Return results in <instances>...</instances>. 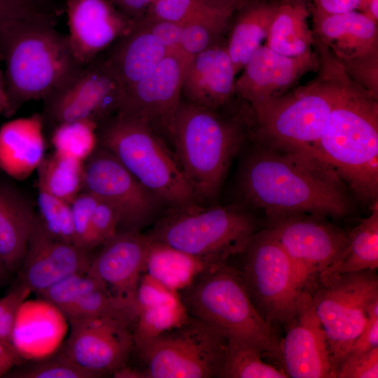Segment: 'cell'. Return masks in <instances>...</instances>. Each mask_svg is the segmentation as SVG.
Returning a JSON list of instances; mask_svg holds the SVG:
<instances>
[{"instance_id":"cell-3","label":"cell","mask_w":378,"mask_h":378,"mask_svg":"<svg viewBox=\"0 0 378 378\" xmlns=\"http://www.w3.org/2000/svg\"><path fill=\"white\" fill-rule=\"evenodd\" d=\"M10 103L16 112L24 103L44 99L81 66L66 35L55 28L52 12L15 21L0 34V60Z\"/></svg>"},{"instance_id":"cell-1","label":"cell","mask_w":378,"mask_h":378,"mask_svg":"<svg viewBox=\"0 0 378 378\" xmlns=\"http://www.w3.org/2000/svg\"><path fill=\"white\" fill-rule=\"evenodd\" d=\"M237 188L244 202L267 214L309 213L342 218L351 202L335 171L312 151L260 142L242 160Z\"/></svg>"},{"instance_id":"cell-54","label":"cell","mask_w":378,"mask_h":378,"mask_svg":"<svg viewBox=\"0 0 378 378\" xmlns=\"http://www.w3.org/2000/svg\"><path fill=\"white\" fill-rule=\"evenodd\" d=\"M10 274V272L0 258V288L5 284Z\"/></svg>"},{"instance_id":"cell-47","label":"cell","mask_w":378,"mask_h":378,"mask_svg":"<svg viewBox=\"0 0 378 378\" xmlns=\"http://www.w3.org/2000/svg\"><path fill=\"white\" fill-rule=\"evenodd\" d=\"M378 347V299L370 304L368 318L362 331L347 353L360 354Z\"/></svg>"},{"instance_id":"cell-12","label":"cell","mask_w":378,"mask_h":378,"mask_svg":"<svg viewBox=\"0 0 378 378\" xmlns=\"http://www.w3.org/2000/svg\"><path fill=\"white\" fill-rule=\"evenodd\" d=\"M268 227L293 262L302 288H308L345 251L347 232L309 213L267 216Z\"/></svg>"},{"instance_id":"cell-19","label":"cell","mask_w":378,"mask_h":378,"mask_svg":"<svg viewBox=\"0 0 378 378\" xmlns=\"http://www.w3.org/2000/svg\"><path fill=\"white\" fill-rule=\"evenodd\" d=\"M92 258L90 250L52 237L36 216L18 283L37 295L69 276L87 272Z\"/></svg>"},{"instance_id":"cell-24","label":"cell","mask_w":378,"mask_h":378,"mask_svg":"<svg viewBox=\"0 0 378 378\" xmlns=\"http://www.w3.org/2000/svg\"><path fill=\"white\" fill-rule=\"evenodd\" d=\"M42 115L10 120L0 127V169L10 177L29 176L43 160L45 142Z\"/></svg>"},{"instance_id":"cell-11","label":"cell","mask_w":378,"mask_h":378,"mask_svg":"<svg viewBox=\"0 0 378 378\" xmlns=\"http://www.w3.org/2000/svg\"><path fill=\"white\" fill-rule=\"evenodd\" d=\"M242 254L239 271L253 304L270 326L284 325L303 289L293 262L267 227L253 236Z\"/></svg>"},{"instance_id":"cell-40","label":"cell","mask_w":378,"mask_h":378,"mask_svg":"<svg viewBox=\"0 0 378 378\" xmlns=\"http://www.w3.org/2000/svg\"><path fill=\"white\" fill-rule=\"evenodd\" d=\"M338 62L351 80L378 96V51Z\"/></svg>"},{"instance_id":"cell-53","label":"cell","mask_w":378,"mask_h":378,"mask_svg":"<svg viewBox=\"0 0 378 378\" xmlns=\"http://www.w3.org/2000/svg\"><path fill=\"white\" fill-rule=\"evenodd\" d=\"M116 378H145L142 370H136L126 365L119 368L113 373Z\"/></svg>"},{"instance_id":"cell-5","label":"cell","mask_w":378,"mask_h":378,"mask_svg":"<svg viewBox=\"0 0 378 378\" xmlns=\"http://www.w3.org/2000/svg\"><path fill=\"white\" fill-rule=\"evenodd\" d=\"M215 111L181 100L169 131L198 202L217 196L243 141L238 125Z\"/></svg>"},{"instance_id":"cell-49","label":"cell","mask_w":378,"mask_h":378,"mask_svg":"<svg viewBox=\"0 0 378 378\" xmlns=\"http://www.w3.org/2000/svg\"><path fill=\"white\" fill-rule=\"evenodd\" d=\"M360 0H309V6L314 9L330 14L356 10Z\"/></svg>"},{"instance_id":"cell-17","label":"cell","mask_w":378,"mask_h":378,"mask_svg":"<svg viewBox=\"0 0 378 378\" xmlns=\"http://www.w3.org/2000/svg\"><path fill=\"white\" fill-rule=\"evenodd\" d=\"M186 66L179 55L167 54L150 74L121 91L115 114L141 119L169 136Z\"/></svg>"},{"instance_id":"cell-55","label":"cell","mask_w":378,"mask_h":378,"mask_svg":"<svg viewBox=\"0 0 378 378\" xmlns=\"http://www.w3.org/2000/svg\"><path fill=\"white\" fill-rule=\"evenodd\" d=\"M281 1L285 3H288L291 4H302V5H306L308 6L310 4L309 0H281Z\"/></svg>"},{"instance_id":"cell-41","label":"cell","mask_w":378,"mask_h":378,"mask_svg":"<svg viewBox=\"0 0 378 378\" xmlns=\"http://www.w3.org/2000/svg\"><path fill=\"white\" fill-rule=\"evenodd\" d=\"M30 293L27 287L18 283L6 295L0 298V341L12 344V335L18 314Z\"/></svg>"},{"instance_id":"cell-22","label":"cell","mask_w":378,"mask_h":378,"mask_svg":"<svg viewBox=\"0 0 378 378\" xmlns=\"http://www.w3.org/2000/svg\"><path fill=\"white\" fill-rule=\"evenodd\" d=\"M236 73L225 46H211L185 68L181 94L188 102L216 110L234 94Z\"/></svg>"},{"instance_id":"cell-50","label":"cell","mask_w":378,"mask_h":378,"mask_svg":"<svg viewBox=\"0 0 378 378\" xmlns=\"http://www.w3.org/2000/svg\"><path fill=\"white\" fill-rule=\"evenodd\" d=\"M20 362V353L10 344L0 341V377L6 374Z\"/></svg>"},{"instance_id":"cell-45","label":"cell","mask_w":378,"mask_h":378,"mask_svg":"<svg viewBox=\"0 0 378 378\" xmlns=\"http://www.w3.org/2000/svg\"><path fill=\"white\" fill-rule=\"evenodd\" d=\"M48 10L43 0H0V34L15 21Z\"/></svg>"},{"instance_id":"cell-29","label":"cell","mask_w":378,"mask_h":378,"mask_svg":"<svg viewBox=\"0 0 378 378\" xmlns=\"http://www.w3.org/2000/svg\"><path fill=\"white\" fill-rule=\"evenodd\" d=\"M309 14L308 6L281 1L265 45L277 53L289 57L311 52L315 38L307 23Z\"/></svg>"},{"instance_id":"cell-18","label":"cell","mask_w":378,"mask_h":378,"mask_svg":"<svg viewBox=\"0 0 378 378\" xmlns=\"http://www.w3.org/2000/svg\"><path fill=\"white\" fill-rule=\"evenodd\" d=\"M318 66V55L312 51L289 57L262 44L235 80L234 94L250 104L255 113L270 100L284 94L306 73Z\"/></svg>"},{"instance_id":"cell-14","label":"cell","mask_w":378,"mask_h":378,"mask_svg":"<svg viewBox=\"0 0 378 378\" xmlns=\"http://www.w3.org/2000/svg\"><path fill=\"white\" fill-rule=\"evenodd\" d=\"M120 88L104 58L99 56L81 66L43 100L45 115L55 125L90 119L98 125L116 113Z\"/></svg>"},{"instance_id":"cell-20","label":"cell","mask_w":378,"mask_h":378,"mask_svg":"<svg viewBox=\"0 0 378 378\" xmlns=\"http://www.w3.org/2000/svg\"><path fill=\"white\" fill-rule=\"evenodd\" d=\"M66 10L67 38L80 66L99 56L134 25L110 0H66Z\"/></svg>"},{"instance_id":"cell-43","label":"cell","mask_w":378,"mask_h":378,"mask_svg":"<svg viewBox=\"0 0 378 378\" xmlns=\"http://www.w3.org/2000/svg\"><path fill=\"white\" fill-rule=\"evenodd\" d=\"M179 293L144 273L136 293V303L139 312L144 308L169 302L179 298Z\"/></svg>"},{"instance_id":"cell-13","label":"cell","mask_w":378,"mask_h":378,"mask_svg":"<svg viewBox=\"0 0 378 378\" xmlns=\"http://www.w3.org/2000/svg\"><path fill=\"white\" fill-rule=\"evenodd\" d=\"M83 188L108 204L120 230L140 232L155 220L164 207L108 150L101 146L84 166Z\"/></svg>"},{"instance_id":"cell-48","label":"cell","mask_w":378,"mask_h":378,"mask_svg":"<svg viewBox=\"0 0 378 378\" xmlns=\"http://www.w3.org/2000/svg\"><path fill=\"white\" fill-rule=\"evenodd\" d=\"M125 15L134 23L141 20L153 0H110Z\"/></svg>"},{"instance_id":"cell-52","label":"cell","mask_w":378,"mask_h":378,"mask_svg":"<svg viewBox=\"0 0 378 378\" xmlns=\"http://www.w3.org/2000/svg\"><path fill=\"white\" fill-rule=\"evenodd\" d=\"M357 9L378 22V0H360Z\"/></svg>"},{"instance_id":"cell-38","label":"cell","mask_w":378,"mask_h":378,"mask_svg":"<svg viewBox=\"0 0 378 378\" xmlns=\"http://www.w3.org/2000/svg\"><path fill=\"white\" fill-rule=\"evenodd\" d=\"M6 374L18 378L97 377L93 373L74 363L62 351L48 358L31 362L15 370L9 371Z\"/></svg>"},{"instance_id":"cell-8","label":"cell","mask_w":378,"mask_h":378,"mask_svg":"<svg viewBox=\"0 0 378 378\" xmlns=\"http://www.w3.org/2000/svg\"><path fill=\"white\" fill-rule=\"evenodd\" d=\"M98 141L166 209L198 204L175 155L145 121L115 114L99 125Z\"/></svg>"},{"instance_id":"cell-46","label":"cell","mask_w":378,"mask_h":378,"mask_svg":"<svg viewBox=\"0 0 378 378\" xmlns=\"http://www.w3.org/2000/svg\"><path fill=\"white\" fill-rule=\"evenodd\" d=\"M136 22L146 27L166 48L169 54L178 55L182 29L181 22L146 19Z\"/></svg>"},{"instance_id":"cell-15","label":"cell","mask_w":378,"mask_h":378,"mask_svg":"<svg viewBox=\"0 0 378 378\" xmlns=\"http://www.w3.org/2000/svg\"><path fill=\"white\" fill-rule=\"evenodd\" d=\"M284 337L279 342L277 359L292 378H333L325 330L309 291L302 289L295 309L284 324Z\"/></svg>"},{"instance_id":"cell-7","label":"cell","mask_w":378,"mask_h":378,"mask_svg":"<svg viewBox=\"0 0 378 378\" xmlns=\"http://www.w3.org/2000/svg\"><path fill=\"white\" fill-rule=\"evenodd\" d=\"M258 230L257 220L242 204H196L166 209L146 236L213 265L242 254Z\"/></svg>"},{"instance_id":"cell-30","label":"cell","mask_w":378,"mask_h":378,"mask_svg":"<svg viewBox=\"0 0 378 378\" xmlns=\"http://www.w3.org/2000/svg\"><path fill=\"white\" fill-rule=\"evenodd\" d=\"M378 268V206L349 232L348 245L340 258L320 275L343 274Z\"/></svg>"},{"instance_id":"cell-10","label":"cell","mask_w":378,"mask_h":378,"mask_svg":"<svg viewBox=\"0 0 378 378\" xmlns=\"http://www.w3.org/2000/svg\"><path fill=\"white\" fill-rule=\"evenodd\" d=\"M227 338L204 321L189 316L180 326L135 347L145 378L217 377Z\"/></svg>"},{"instance_id":"cell-6","label":"cell","mask_w":378,"mask_h":378,"mask_svg":"<svg viewBox=\"0 0 378 378\" xmlns=\"http://www.w3.org/2000/svg\"><path fill=\"white\" fill-rule=\"evenodd\" d=\"M178 293L190 316L216 328L227 341L277 358L279 340L253 304L239 270L226 262L211 265Z\"/></svg>"},{"instance_id":"cell-39","label":"cell","mask_w":378,"mask_h":378,"mask_svg":"<svg viewBox=\"0 0 378 378\" xmlns=\"http://www.w3.org/2000/svg\"><path fill=\"white\" fill-rule=\"evenodd\" d=\"M99 200L89 192L78 193L70 203L74 232V244L90 250L92 218Z\"/></svg>"},{"instance_id":"cell-34","label":"cell","mask_w":378,"mask_h":378,"mask_svg":"<svg viewBox=\"0 0 378 378\" xmlns=\"http://www.w3.org/2000/svg\"><path fill=\"white\" fill-rule=\"evenodd\" d=\"M248 0H153L142 19L183 22L197 15L236 13Z\"/></svg>"},{"instance_id":"cell-35","label":"cell","mask_w":378,"mask_h":378,"mask_svg":"<svg viewBox=\"0 0 378 378\" xmlns=\"http://www.w3.org/2000/svg\"><path fill=\"white\" fill-rule=\"evenodd\" d=\"M181 298L139 312L132 331L134 347L184 323L189 317Z\"/></svg>"},{"instance_id":"cell-32","label":"cell","mask_w":378,"mask_h":378,"mask_svg":"<svg viewBox=\"0 0 378 378\" xmlns=\"http://www.w3.org/2000/svg\"><path fill=\"white\" fill-rule=\"evenodd\" d=\"M236 13H216L192 16L181 22L178 55L186 66L197 55L216 44Z\"/></svg>"},{"instance_id":"cell-44","label":"cell","mask_w":378,"mask_h":378,"mask_svg":"<svg viewBox=\"0 0 378 378\" xmlns=\"http://www.w3.org/2000/svg\"><path fill=\"white\" fill-rule=\"evenodd\" d=\"M91 230L93 248L102 246L118 230L116 213L108 204L99 200L93 213Z\"/></svg>"},{"instance_id":"cell-9","label":"cell","mask_w":378,"mask_h":378,"mask_svg":"<svg viewBox=\"0 0 378 378\" xmlns=\"http://www.w3.org/2000/svg\"><path fill=\"white\" fill-rule=\"evenodd\" d=\"M325 330L333 378L368 318V309L378 299L376 270L319 275L307 288Z\"/></svg>"},{"instance_id":"cell-25","label":"cell","mask_w":378,"mask_h":378,"mask_svg":"<svg viewBox=\"0 0 378 378\" xmlns=\"http://www.w3.org/2000/svg\"><path fill=\"white\" fill-rule=\"evenodd\" d=\"M115 42L104 60L117 80L120 92L146 77L169 54L153 35L138 22Z\"/></svg>"},{"instance_id":"cell-28","label":"cell","mask_w":378,"mask_h":378,"mask_svg":"<svg viewBox=\"0 0 378 378\" xmlns=\"http://www.w3.org/2000/svg\"><path fill=\"white\" fill-rule=\"evenodd\" d=\"M148 240L144 273L171 290L178 293L183 290L211 266L168 244Z\"/></svg>"},{"instance_id":"cell-33","label":"cell","mask_w":378,"mask_h":378,"mask_svg":"<svg viewBox=\"0 0 378 378\" xmlns=\"http://www.w3.org/2000/svg\"><path fill=\"white\" fill-rule=\"evenodd\" d=\"M263 352L254 346L227 341L223 361L217 377L288 378L281 368L262 360Z\"/></svg>"},{"instance_id":"cell-4","label":"cell","mask_w":378,"mask_h":378,"mask_svg":"<svg viewBox=\"0 0 378 378\" xmlns=\"http://www.w3.org/2000/svg\"><path fill=\"white\" fill-rule=\"evenodd\" d=\"M318 74L312 80L267 102L255 113L260 142L314 153L338 97L344 73L321 43Z\"/></svg>"},{"instance_id":"cell-31","label":"cell","mask_w":378,"mask_h":378,"mask_svg":"<svg viewBox=\"0 0 378 378\" xmlns=\"http://www.w3.org/2000/svg\"><path fill=\"white\" fill-rule=\"evenodd\" d=\"M38 188L71 203L83 187V161L55 151L38 166Z\"/></svg>"},{"instance_id":"cell-37","label":"cell","mask_w":378,"mask_h":378,"mask_svg":"<svg viewBox=\"0 0 378 378\" xmlns=\"http://www.w3.org/2000/svg\"><path fill=\"white\" fill-rule=\"evenodd\" d=\"M38 207L40 222L54 239L74 244L70 204L38 188Z\"/></svg>"},{"instance_id":"cell-26","label":"cell","mask_w":378,"mask_h":378,"mask_svg":"<svg viewBox=\"0 0 378 378\" xmlns=\"http://www.w3.org/2000/svg\"><path fill=\"white\" fill-rule=\"evenodd\" d=\"M35 218L25 199L0 182V258L11 274L21 267Z\"/></svg>"},{"instance_id":"cell-21","label":"cell","mask_w":378,"mask_h":378,"mask_svg":"<svg viewBox=\"0 0 378 378\" xmlns=\"http://www.w3.org/2000/svg\"><path fill=\"white\" fill-rule=\"evenodd\" d=\"M148 243L146 234L140 232L118 230L93 256L87 272L113 296L136 306V293L144 273Z\"/></svg>"},{"instance_id":"cell-2","label":"cell","mask_w":378,"mask_h":378,"mask_svg":"<svg viewBox=\"0 0 378 378\" xmlns=\"http://www.w3.org/2000/svg\"><path fill=\"white\" fill-rule=\"evenodd\" d=\"M378 96L344 71L340 90L314 153L364 202L378 195Z\"/></svg>"},{"instance_id":"cell-36","label":"cell","mask_w":378,"mask_h":378,"mask_svg":"<svg viewBox=\"0 0 378 378\" xmlns=\"http://www.w3.org/2000/svg\"><path fill=\"white\" fill-rule=\"evenodd\" d=\"M98 126L95 121L90 119L55 125L51 138L55 151L83 162L96 148Z\"/></svg>"},{"instance_id":"cell-23","label":"cell","mask_w":378,"mask_h":378,"mask_svg":"<svg viewBox=\"0 0 378 378\" xmlns=\"http://www.w3.org/2000/svg\"><path fill=\"white\" fill-rule=\"evenodd\" d=\"M313 34L340 60L378 51L377 23L356 10L330 14L309 6Z\"/></svg>"},{"instance_id":"cell-42","label":"cell","mask_w":378,"mask_h":378,"mask_svg":"<svg viewBox=\"0 0 378 378\" xmlns=\"http://www.w3.org/2000/svg\"><path fill=\"white\" fill-rule=\"evenodd\" d=\"M377 377L378 347L365 353H347L335 373V378Z\"/></svg>"},{"instance_id":"cell-16","label":"cell","mask_w":378,"mask_h":378,"mask_svg":"<svg viewBox=\"0 0 378 378\" xmlns=\"http://www.w3.org/2000/svg\"><path fill=\"white\" fill-rule=\"evenodd\" d=\"M68 322L70 333L61 351L74 363L97 377L126 365L134 348L130 324L111 318Z\"/></svg>"},{"instance_id":"cell-51","label":"cell","mask_w":378,"mask_h":378,"mask_svg":"<svg viewBox=\"0 0 378 378\" xmlns=\"http://www.w3.org/2000/svg\"><path fill=\"white\" fill-rule=\"evenodd\" d=\"M15 113L7 94L4 74L0 66V115L10 117Z\"/></svg>"},{"instance_id":"cell-27","label":"cell","mask_w":378,"mask_h":378,"mask_svg":"<svg viewBox=\"0 0 378 378\" xmlns=\"http://www.w3.org/2000/svg\"><path fill=\"white\" fill-rule=\"evenodd\" d=\"M281 0H248L234 15L226 49L236 74L262 45Z\"/></svg>"}]
</instances>
